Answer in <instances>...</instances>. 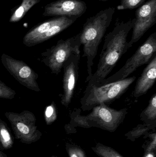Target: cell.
I'll return each instance as SVG.
<instances>
[{
    "label": "cell",
    "mask_w": 156,
    "mask_h": 157,
    "mask_svg": "<svg viewBox=\"0 0 156 157\" xmlns=\"http://www.w3.org/2000/svg\"><path fill=\"white\" fill-rule=\"evenodd\" d=\"M70 122L69 124L73 127H80L83 128H90L87 121L86 115H81V109H75L70 115Z\"/></svg>",
    "instance_id": "18"
},
{
    "label": "cell",
    "mask_w": 156,
    "mask_h": 157,
    "mask_svg": "<svg viewBox=\"0 0 156 157\" xmlns=\"http://www.w3.org/2000/svg\"><path fill=\"white\" fill-rule=\"evenodd\" d=\"M135 21V17L126 22L120 21L117 18L113 30L104 38L97 70L88 82V86H100L128 51L130 48L127 36L132 29Z\"/></svg>",
    "instance_id": "1"
},
{
    "label": "cell",
    "mask_w": 156,
    "mask_h": 157,
    "mask_svg": "<svg viewBox=\"0 0 156 157\" xmlns=\"http://www.w3.org/2000/svg\"><path fill=\"white\" fill-rule=\"evenodd\" d=\"M156 79V55L144 69L141 76L136 81L132 95L138 98L146 94L154 84Z\"/></svg>",
    "instance_id": "13"
},
{
    "label": "cell",
    "mask_w": 156,
    "mask_h": 157,
    "mask_svg": "<svg viewBox=\"0 0 156 157\" xmlns=\"http://www.w3.org/2000/svg\"><path fill=\"white\" fill-rule=\"evenodd\" d=\"M50 157H60L57 156H55V155H52V156H51Z\"/></svg>",
    "instance_id": "29"
},
{
    "label": "cell",
    "mask_w": 156,
    "mask_h": 157,
    "mask_svg": "<svg viewBox=\"0 0 156 157\" xmlns=\"http://www.w3.org/2000/svg\"><path fill=\"white\" fill-rule=\"evenodd\" d=\"M91 148L100 157H125L112 147L100 143H97L95 146Z\"/></svg>",
    "instance_id": "19"
},
{
    "label": "cell",
    "mask_w": 156,
    "mask_h": 157,
    "mask_svg": "<svg viewBox=\"0 0 156 157\" xmlns=\"http://www.w3.org/2000/svg\"><path fill=\"white\" fill-rule=\"evenodd\" d=\"M99 1H100V2H105L108 1V0H99Z\"/></svg>",
    "instance_id": "28"
},
{
    "label": "cell",
    "mask_w": 156,
    "mask_h": 157,
    "mask_svg": "<svg viewBox=\"0 0 156 157\" xmlns=\"http://www.w3.org/2000/svg\"><path fill=\"white\" fill-rule=\"evenodd\" d=\"M146 1V0H121L120 4L117 6V9L132 10L140 7Z\"/></svg>",
    "instance_id": "22"
},
{
    "label": "cell",
    "mask_w": 156,
    "mask_h": 157,
    "mask_svg": "<svg viewBox=\"0 0 156 157\" xmlns=\"http://www.w3.org/2000/svg\"><path fill=\"white\" fill-rule=\"evenodd\" d=\"M65 147L69 157H87L84 150L76 144L67 143Z\"/></svg>",
    "instance_id": "21"
},
{
    "label": "cell",
    "mask_w": 156,
    "mask_h": 157,
    "mask_svg": "<svg viewBox=\"0 0 156 157\" xmlns=\"http://www.w3.org/2000/svg\"><path fill=\"white\" fill-rule=\"evenodd\" d=\"M115 11V8L112 7L101 10L95 15L87 18L83 24L80 35L81 43L83 46L82 57L87 59L88 76L86 82H89L92 76L93 60Z\"/></svg>",
    "instance_id": "2"
},
{
    "label": "cell",
    "mask_w": 156,
    "mask_h": 157,
    "mask_svg": "<svg viewBox=\"0 0 156 157\" xmlns=\"http://www.w3.org/2000/svg\"><path fill=\"white\" fill-rule=\"evenodd\" d=\"M127 113L126 108L117 110L102 103L93 108L86 118L91 128L96 127L114 132L123 122Z\"/></svg>",
    "instance_id": "8"
},
{
    "label": "cell",
    "mask_w": 156,
    "mask_h": 157,
    "mask_svg": "<svg viewBox=\"0 0 156 157\" xmlns=\"http://www.w3.org/2000/svg\"><path fill=\"white\" fill-rule=\"evenodd\" d=\"M81 46L80 33L66 40L61 39L41 54L42 62L51 70L52 73L58 75L63 64L74 52L80 53Z\"/></svg>",
    "instance_id": "5"
},
{
    "label": "cell",
    "mask_w": 156,
    "mask_h": 157,
    "mask_svg": "<svg viewBox=\"0 0 156 157\" xmlns=\"http://www.w3.org/2000/svg\"><path fill=\"white\" fill-rule=\"evenodd\" d=\"M156 127L151 125H147L146 124H138L136 127L133 128L125 135L126 139L132 142H135L142 136H145L151 130L156 131Z\"/></svg>",
    "instance_id": "17"
},
{
    "label": "cell",
    "mask_w": 156,
    "mask_h": 157,
    "mask_svg": "<svg viewBox=\"0 0 156 157\" xmlns=\"http://www.w3.org/2000/svg\"><path fill=\"white\" fill-rule=\"evenodd\" d=\"M57 118V110L54 101L46 107L44 111V119L47 125H51Z\"/></svg>",
    "instance_id": "20"
},
{
    "label": "cell",
    "mask_w": 156,
    "mask_h": 157,
    "mask_svg": "<svg viewBox=\"0 0 156 157\" xmlns=\"http://www.w3.org/2000/svg\"><path fill=\"white\" fill-rule=\"evenodd\" d=\"M136 76L100 86H87L80 99L81 109L89 111L102 103L109 105L120 98L136 80Z\"/></svg>",
    "instance_id": "3"
},
{
    "label": "cell",
    "mask_w": 156,
    "mask_h": 157,
    "mask_svg": "<svg viewBox=\"0 0 156 157\" xmlns=\"http://www.w3.org/2000/svg\"><path fill=\"white\" fill-rule=\"evenodd\" d=\"M148 138L142 146L144 152L150 151H156V131L153 133H148L144 136V139Z\"/></svg>",
    "instance_id": "23"
},
{
    "label": "cell",
    "mask_w": 156,
    "mask_h": 157,
    "mask_svg": "<svg viewBox=\"0 0 156 157\" xmlns=\"http://www.w3.org/2000/svg\"><path fill=\"white\" fill-rule=\"evenodd\" d=\"M40 2V0H23L20 6L13 13L9 21L15 23L20 21L34 6Z\"/></svg>",
    "instance_id": "16"
},
{
    "label": "cell",
    "mask_w": 156,
    "mask_h": 157,
    "mask_svg": "<svg viewBox=\"0 0 156 157\" xmlns=\"http://www.w3.org/2000/svg\"><path fill=\"white\" fill-rule=\"evenodd\" d=\"M5 116L11 124L16 139L22 144H31L41 139L42 133L36 125V118L31 111L6 112Z\"/></svg>",
    "instance_id": "6"
},
{
    "label": "cell",
    "mask_w": 156,
    "mask_h": 157,
    "mask_svg": "<svg viewBox=\"0 0 156 157\" xmlns=\"http://www.w3.org/2000/svg\"><path fill=\"white\" fill-rule=\"evenodd\" d=\"M140 119L144 123L156 127V93L152 96L147 107L141 112Z\"/></svg>",
    "instance_id": "14"
},
{
    "label": "cell",
    "mask_w": 156,
    "mask_h": 157,
    "mask_svg": "<svg viewBox=\"0 0 156 157\" xmlns=\"http://www.w3.org/2000/svg\"><path fill=\"white\" fill-rule=\"evenodd\" d=\"M14 137L5 122L0 119V151L8 150L13 147Z\"/></svg>",
    "instance_id": "15"
},
{
    "label": "cell",
    "mask_w": 156,
    "mask_h": 157,
    "mask_svg": "<svg viewBox=\"0 0 156 157\" xmlns=\"http://www.w3.org/2000/svg\"><path fill=\"white\" fill-rule=\"evenodd\" d=\"M0 157H8L6 154H5L2 151H0Z\"/></svg>",
    "instance_id": "27"
},
{
    "label": "cell",
    "mask_w": 156,
    "mask_h": 157,
    "mask_svg": "<svg viewBox=\"0 0 156 157\" xmlns=\"http://www.w3.org/2000/svg\"><path fill=\"white\" fill-rule=\"evenodd\" d=\"M156 32H154L151 34L134 54L127 60L125 65L118 71L104 79L100 86L127 78L138 68L149 62L156 55Z\"/></svg>",
    "instance_id": "7"
},
{
    "label": "cell",
    "mask_w": 156,
    "mask_h": 157,
    "mask_svg": "<svg viewBox=\"0 0 156 157\" xmlns=\"http://www.w3.org/2000/svg\"><path fill=\"white\" fill-rule=\"evenodd\" d=\"M87 4L82 0H58L45 6L44 16L80 17L87 11Z\"/></svg>",
    "instance_id": "12"
},
{
    "label": "cell",
    "mask_w": 156,
    "mask_h": 157,
    "mask_svg": "<svg viewBox=\"0 0 156 157\" xmlns=\"http://www.w3.org/2000/svg\"><path fill=\"white\" fill-rule=\"evenodd\" d=\"M156 23V0H148L136 11L135 21L132 28L129 48L138 41Z\"/></svg>",
    "instance_id": "10"
},
{
    "label": "cell",
    "mask_w": 156,
    "mask_h": 157,
    "mask_svg": "<svg viewBox=\"0 0 156 157\" xmlns=\"http://www.w3.org/2000/svg\"><path fill=\"white\" fill-rule=\"evenodd\" d=\"M156 151L144 152L143 157H155Z\"/></svg>",
    "instance_id": "26"
},
{
    "label": "cell",
    "mask_w": 156,
    "mask_h": 157,
    "mask_svg": "<svg viewBox=\"0 0 156 157\" xmlns=\"http://www.w3.org/2000/svg\"><path fill=\"white\" fill-rule=\"evenodd\" d=\"M1 62L7 71L21 85L36 92L41 90L37 81L38 75L24 62L5 53L2 55Z\"/></svg>",
    "instance_id": "9"
},
{
    "label": "cell",
    "mask_w": 156,
    "mask_h": 157,
    "mask_svg": "<svg viewBox=\"0 0 156 157\" xmlns=\"http://www.w3.org/2000/svg\"><path fill=\"white\" fill-rule=\"evenodd\" d=\"M76 17H55L30 29L23 38V44L31 47L43 43L67 29L75 23Z\"/></svg>",
    "instance_id": "4"
},
{
    "label": "cell",
    "mask_w": 156,
    "mask_h": 157,
    "mask_svg": "<svg viewBox=\"0 0 156 157\" xmlns=\"http://www.w3.org/2000/svg\"><path fill=\"white\" fill-rule=\"evenodd\" d=\"M65 129L67 134L76 133L77 132L76 128L73 127L69 123L65 125Z\"/></svg>",
    "instance_id": "25"
},
{
    "label": "cell",
    "mask_w": 156,
    "mask_h": 157,
    "mask_svg": "<svg viewBox=\"0 0 156 157\" xmlns=\"http://www.w3.org/2000/svg\"><path fill=\"white\" fill-rule=\"evenodd\" d=\"M15 95V90L0 80V98L12 99Z\"/></svg>",
    "instance_id": "24"
},
{
    "label": "cell",
    "mask_w": 156,
    "mask_h": 157,
    "mask_svg": "<svg viewBox=\"0 0 156 157\" xmlns=\"http://www.w3.org/2000/svg\"><path fill=\"white\" fill-rule=\"evenodd\" d=\"M80 59V53L74 52L63 64V91L61 95L60 102L66 108L68 107L73 98L79 77Z\"/></svg>",
    "instance_id": "11"
}]
</instances>
